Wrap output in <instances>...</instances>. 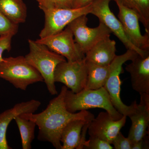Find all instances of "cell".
Listing matches in <instances>:
<instances>
[{
	"label": "cell",
	"mask_w": 149,
	"mask_h": 149,
	"mask_svg": "<svg viewBox=\"0 0 149 149\" xmlns=\"http://www.w3.org/2000/svg\"><path fill=\"white\" fill-rule=\"evenodd\" d=\"M28 42L29 52L24 56L25 59L42 75L50 94L57 95L54 78L55 70L58 65L66 61V59L36 41L29 39Z\"/></svg>",
	"instance_id": "3957f363"
},
{
	"label": "cell",
	"mask_w": 149,
	"mask_h": 149,
	"mask_svg": "<svg viewBox=\"0 0 149 149\" xmlns=\"http://www.w3.org/2000/svg\"><path fill=\"white\" fill-rule=\"evenodd\" d=\"M65 103L66 109L72 113L100 108L105 110L114 120H119L123 116L113 105L109 95L104 87L96 90L84 89L76 93L68 89L65 95Z\"/></svg>",
	"instance_id": "7a4b0ae2"
},
{
	"label": "cell",
	"mask_w": 149,
	"mask_h": 149,
	"mask_svg": "<svg viewBox=\"0 0 149 149\" xmlns=\"http://www.w3.org/2000/svg\"><path fill=\"white\" fill-rule=\"evenodd\" d=\"M0 11L14 24L24 23L27 17V7L22 0H0Z\"/></svg>",
	"instance_id": "ac0fdd59"
},
{
	"label": "cell",
	"mask_w": 149,
	"mask_h": 149,
	"mask_svg": "<svg viewBox=\"0 0 149 149\" xmlns=\"http://www.w3.org/2000/svg\"><path fill=\"white\" fill-rule=\"evenodd\" d=\"M40 9L73 8L75 0H36Z\"/></svg>",
	"instance_id": "7402d4cb"
},
{
	"label": "cell",
	"mask_w": 149,
	"mask_h": 149,
	"mask_svg": "<svg viewBox=\"0 0 149 149\" xmlns=\"http://www.w3.org/2000/svg\"><path fill=\"white\" fill-rule=\"evenodd\" d=\"M112 0H94L92 3L91 13L98 18L100 22L103 23L120 40L127 49L133 50L141 56L149 53V51L140 49L133 45L128 39L123 28L122 25L112 12L109 3Z\"/></svg>",
	"instance_id": "9c48e42d"
},
{
	"label": "cell",
	"mask_w": 149,
	"mask_h": 149,
	"mask_svg": "<svg viewBox=\"0 0 149 149\" xmlns=\"http://www.w3.org/2000/svg\"><path fill=\"white\" fill-rule=\"evenodd\" d=\"M148 136H146L142 140L133 143L132 149H149Z\"/></svg>",
	"instance_id": "4316f807"
},
{
	"label": "cell",
	"mask_w": 149,
	"mask_h": 149,
	"mask_svg": "<svg viewBox=\"0 0 149 149\" xmlns=\"http://www.w3.org/2000/svg\"><path fill=\"white\" fill-rule=\"evenodd\" d=\"M133 143L128 137L125 138L119 132L112 142L113 148L115 149H132Z\"/></svg>",
	"instance_id": "d4e9b609"
},
{
	"label": "cell",
	"mask_w": 149,
	"mask_h": 149,
	"mask_svg": "<svg viewBox=\"0 0 149 149\" xmlns=\"http://www.w3.org/2000/svg\"><path fill=\"white\" fill-rule=\"evenodd\" d=\"M16 122L21 136L23 149L32 148V143L35 138L36 123L32 120L19 115L14 119Z\"/></svg>",
	"instance_id": "ffe728a7"
},
{
	"label": "cell",
	"mask_w": 149,
	"mask_h": 149,
	"mask_svg": "<svg viewBox=\"0 0 149 149\" xmlns=\"http://www.w3.org/2000/svg\"><path fill=\"white\" fill-rule=\"evenodd\" d=\"M94 0H75L73 8H77L83 7L90 4Z\"/></svg>",
	"instance_id": "83f0119b"
},
{
	"label": "cell",
	"mask_w": 149,
	"mask_h": 149,
	"mask_svg": "<svg viewBox=\"0 0 149 149\" xmlns=\"http://www.w3.org/2000/svg\"><path fill=\"white\" fill-rule=\"evenodd\" d=\"M138 54L133 50L127 49L121 55L116 56L110 64V72L104 88L109 95L111 103L115 108L123 116H129L135 111L137 104L136 101L130 106L123 102L120 97L121 80L120 74L123 71V65L128 61H132Z\"/></svg>",
	"instance_id": "5b68a950"
},
{
	"label": "cell",
	"mask_w": 149,
	"mask_h": 149,
	"mask_svg": "<svg viewBox=\"0 0 149 149\" xmlns=\"http://www.w3.org/2000/svg\"><path fill=\"white\" fill-rule=\"evenodd\" d=\"M13 37L11 35L0 36V62L3 60V54L6 51L9 52L11 49L12 39Z\"/></svg>",
	"instance_id": "484cf974"
},
{
	"label": "cell",
	"mask_w": 149,
	"mask_h": 149,
	"mask_svg": "<svg viewBox=\"0 0 149 149\" xmlns=\"http://www.w3.org/2000/svg\"><path fill=\"white\" fill-rule=\"evenodd\" d=\"M140 104L136 106L135 111L128 117L132 124L128 138L133 143L143 139L147 136V129L149 124V94H140Z\"/></svg>",
	"instance_id": "4fadbf2b"
},
{
	"label": "cell",
	"mask_w": 149,
	"mask_h": 149,
	"mask_svg": "<svg viewBox=\"0 0 149 149\" xmlns=\"http://www.w3.org/2000/svg\"><path fill=\"white\" fill-rule=\"evenodd\" d=\"M86 62L88 77L85 89L96 90L104 87L110 72V65H100L91 62Z\"/></svg>",
	"instance_id": "d6986e66"
},
{
	"label": "cell",
	"mask_w": 149,
	"mask_h": 149,
	"mask_svg": "<svg viewBox=\"0 0 149 149\" xmlns=\"http://www.w3.org/2000/svg\"><path fill=\"white\" fill-rule=\"evenodd\" d=\"M68 89L65 85L63 86L59 94L51 100L45 109L40 113L20 115L34 121L38 126L39 141L49 142L56 149H62L61 135L63 129L68 123L77 119L91 122L95 118L94 114L87 110L74 113L67 110L65 95Z\"/></svg>",
	"instance_id": "6da1fadb"
},
{
	"label": "cell",
	"mask_w": 149,
	"mask_h": 149,
	"mask_svg": "<svg viewBox=\"0 0 149 149\" xmlns=\"http://www.w3.org/2000/svg\"><path fill=\"white\" fill-rule=\"evenodd\" d=\"M90 123L81 119L68 123L63 129L61 135L62 149H78L81 142L83 127Z\"/></svg>",
	"instance_id": "e0dca14e"
},
{
	"label": "cell",
	"mask_w": 149,
	"mask_h": 149,
	"mask_svg": "<svg viewBox=\"0 0 149 149\" xmlns=\"http://www.w3.org/2000/svg\"><path fill=\"white\" fill-rule=\"evenodd\" d=\"M18 25L9 20L0 11V36L11 35L14 36L18 32Z\"/></svg>",
	"instance_id": "603a6c76"
},
{
	"label": "cell",
	"mask_w": 149,
	"mask_h": 149,
	"mask_svg": "<svg viewBox=\"0 0 149 149\" xmlns=\"http://www.w3.org/2000/svg\"><path fill=\"white\" fill-rule=\"evenodd\" d=\"M87 15H81L71 22L67 26L74 37V42L84 54L102 39L110 36L111 31L105 24L100 22L98 27L90 28L87 25Z\"/></svg>",
	"instance_id": "52a82bcc"
},
{
	"label": "cell",
	"mask_w": 149,
	"mask_h": 149,
	"mask_svg": "<svg viewBox=\"0 0 149 149\" xmlns=\"http://www.w3.org/2000/svg\"><path fill=\"white\" fill-rule=\"evenodd\" d=\"M111 144L98 138H91L88 141L83 143L82 149H112L113 147Z\"/></svg>",
	"instance_id": "cb8c5ba5"
},
{
	"label": "cell",
	"mask_w": 149,
	"mask_h": 149,
	"mask_svg": "<svg viewBox=\"0 0 149 149\" xmlns=\"http://www.w3.org/2000/svg\"><path fill=\"white\" fill-rule=\"evenodd\" d=\"M74 36L68 26L57 34L36 40L45 45L56 53L63 56L67 61H76L85 58V55L80 51L74 42Z\"/></svg>",
	"instance_id": "30bf717a"
},
{
	"label": "cell",
	"mask_w": 149,
	"mask_h": 149,
	"mask_svg": "<svg viewBox=\"0 0 149 149\" xmlns=\"http://www.w3.org/2000/svg\"><path fill=\"white\" fill-rule=\"evenodd\" d=\"M92 3L83 7L77 8H55L43 9L45 14L44 27L39 36L44 38L57 34L71 22L81 15L91 13Z\"/></svg>",
	"instance_id": "8992f818"
},
{
	"label": "cell",
	"mask_w": 149,
	"mask_h": 149,
	"mask_svg": "<svg viewBox=\"0 0 149 149\" xmlns=\"http://www.w3.org/2000/svg\"><path fill=\"white\" fill-rule=\"evenodd\" d=\"M126 116L115 120L108 113L101 112L90 123L88 133L91 138H97L111 144L126 122Z\"/></svg>",
	"instance_id": "7c38bea8"
},
{
	"label": "cell",
	"mask_w": 149,
	"mask_h": 149,
	"mask_svg": "<svg viewBox=\"0 0 149 149\" xmlns=\"http://www.w3.org/2000/svg\"><path fill=\"white\" fill-rule=\"evenodd\" d=\"M0 78L23 91L29 85L44 82L41 74L23 56L3 58L0 62Z\"/></svg>",
	"instance_id": "277c9868"
},
{
	"label": "cell",
	"mask_w": 149,
	"mask_h": 149,
	"mask_svg": "<svg viewBox=\"0 0 149 149\" xmlns=\"http://www.w3.org/2000/svg\"><path fill=\"white\" fill-rule=\"evenodd\" d=\"M123 5L132 10L139 16L146 29L149 33V0H119Z\"/></svg>",
	"instance_id": "44dd1931"
},
{
	"label": "cell",
	"mask_w": 149,
	"mask_h": 149,
	"mask_svg": "<svg viewBox=\"0 0 149 149\" xmlns=\"http://www.w3.org/2000/svg\"><path fill=\"white\" fill-rule=\"evenodd\" d=\"M41 105V102L35 100L15 104L11 108L0 113V149H11L6 139L8 128L12 120L19 115L34 113Z\"/></svg>",
	"instance_id": "5bb4252c"
},
{
	"label": "cell",
	"mask_w": 149,
	"mask_h": 149,
	"mask_svg": "<svg viewBox=\"0 0 149 149\" xmlns=\"http://www.w3.org/2000/svg\"><path fill=\"white\" fill-rule=\"evenodd\" d=\"M88 77L87 65L85 58L76 61H68L58 65L55 70V83L64 84L74 93L85 89Z\"/></svg>",
	"instance_id": "ba28073f"
},
{
	"label": "cell",
	"mask_w": 149,
	"mask_h": 149,
	"mask_svg": "<svg viewBox=\"0 0 149 149\" xmlns=\"http://www.w3.org/2000/svg\"><path fill=\"white\" fill-rule=\"evenodd\" d=\"M116 45L110 36L105 37L85 54V61L99 65H109L116 56Z\"/></svg>",
	"instance_id": "2e32d148"
},
{
	"label": "cell",
	"mask_w": 149,
	"mask_h": 149,
	"mask_svg": "<svg viewBox=\"0 0 149 149\" xmlns=\"http://www.w3.org/2000/svg\"><path fill=\"white\" fill-rule=\"evenodd\" d=\"M119 9L118 19L128 39L137 48L143 51H149V33L141 34L139 18L132 10L123 5L119 0H113Z\"/></svg>",
	"instance_id": "8fae6325"
},
{
	"label": "cell",
	"mask_w": 149,
	"mask_h": 149,
	"mask_svg": "<svg viewBox=\"0 0 149 149\" xmlns=\"http://www.w3.org/2000/svg\"><path fill=\"white\" fill-rule=\"evenodd\" d=\"M131 61L125 70L130 73L132 88L140 94H149V53L138 54Z\"/></svg>",
	"instance_id": "9a60e30c"
}]
</instances>
